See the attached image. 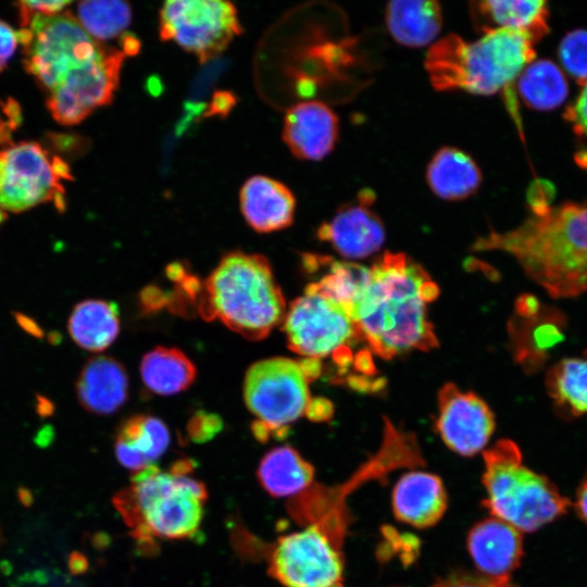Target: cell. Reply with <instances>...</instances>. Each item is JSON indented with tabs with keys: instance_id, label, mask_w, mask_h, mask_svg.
Instances as JSON below:
<instances>
[{
	"instance_id": "obj_1",
	"label": "cell",
	"mask_w": 587,
	"mask_h": 587,
	"mask_svg": "<svg viewBox=\"0 0 587 587\" xmlns=\"http://www.w3.org/2000/svg\"><path fill=\"white\" fill-rule=\"evenodd\" d=\"M369 270V280L349 309L359 339L386 360L437 348L426 303L439 288L426 271L407 254L389 251Z\"/></svg>"
},
{
	"instance_id": "obj_2",
	"label": "cell",
	"mask_w": 587,
	"mask_h": 587,
	"mask_svg": "<svg viewBox=\"0 0 587 587\" xmlns=\"http://www.w3.org/2000/svg\"><path fill=\"white\" fill-rule=\"evenodd\" d=\"M471 249L507 252L552 298L576 297L587 290V202L532 209L517 227L490 230Z\"/></svg>"
},
{
	"instance_id": "obj_3",
	"label": "cell",
	"mask_w": 587,
	"mask_h": 587,
	"mask_svg": "<svg viewBox=\"0 0 587 587\" xmlns=\"http://www.w3.org/2000/svg\"><path fill=\"white\" fill-rule=\"evenodd\" d=\"M534 45L528 34L513 29L489 30L472 41L448 34L428 48L424 65L437 91L514 95L510 88L533 62Z\"/></svg>"
},
{
	"instance_id": "obj_4",
	"label": "cell",
	"mask_w": 587,
	"mask_h": 587,
	"mask_svg": "<svg viewBox=\"0 0 587 587\" xmlns=\"http://www.w3.org/2000/svg\"><path fill=\"white\" fill-rule=\"evenodd\" d=\"M199 311L249 340L265 338L283 323L287 307L267 259L225 254L202 286Z\"/></svg>"
},
{
	"instance_id": "obj_5",
	"label": "cell",
	"mask_w": 587,
	"mask_h": 587,
	"mask_svg": "<svg viewBox=\"0 0 587 587\" xmlns=\"http://www.w3.org/2000/svg\"><path fill=\"white\" fill-rule=\"evenodd\" d=\"M190 470L189 461L177 462L170 471L149 465L115 497V507L138 539H186L199 532L207 490L189 476Z\"/></svg>"
},
{
	"instance_id": "obj_6",
	"label": "cell",
	"mask_w": 587,
	"mask_h": 587,
	"mask_svg": "<svg viewBox=\"0 0 587 587\" xmlns=\"http://www.w3.org/2000/svg\"><path fill=\"white\" fill-rule=\"evenodd\" d=\"M484 505L521 533L542 527L571 507L547 477L523 464L521 450L512 440H499L484 452Z\"/></svg>"
},
{
	"instance_id": "obj_7",
	"label": "cell",
	"mask_w": 587,
	"mask_h": 587,
	"mask_svg": "<svg viewBox=\"0 0 587 587\" xmlns=\"http://www.w3.org/2000/svg\"><path fill=\"white\" fill-rule=\"evenodd\" d=\"M18 37L25 49L27 71L50 90L71 70L97 60L110 50L90 37L68 13L33 14Z\"/></svg>"
},
{
	"instance_id": "obj_8",
	"label": "cell",
	"mask_w": 587,
	"mask_h": 587,
	"mask_svg": "<svg viewBox=\"0 0 587 587\" xmlns=\"http://www.w3.org/2000/svg\"><path fill=\"white\" fill-rule=\"evenodd\" d=\"M308 383L298 361L288 358L264 359L249 367L243 380L245 403L266 440L287 433V426L305 413Z\"/></svg>"
},
{
	"instance_id": "obj_9",
	"label": "cell",
	"mask_w": 587,
	"mask_h": 587,
	"mask_svg": "<svg viewBox=\"0 0 587 587\" xmlns=\"http://www.w3.org/2000/svg\"><path fill=\"white\" fill-rule=\"evenodd\" d=\"M242 34L236 7L221 0H171L159 10V35L201 63L222 53Z\"/></svg>"
},
{
	"instance_id": "obj_10",
	"label": "cell",
	"mask_w": 587,
	"mask_h": 587,
	"mask_svg": "<svg viewBox=\"0 0 587 587\" xmlns=\"http://www.w3.org/2000/svg\"><path fill=\"white\" fill-rule=\"evenodd\" d=\"M68 168L37 142H20L0 152V207L13 212L48 200L63 207L61 180Z\"/></svg>"
},
{
	"instance_id": "obj_11",
	"label": "cell",
	"mask_w": 587,
	"mask_h": 587,
	"mask_svg": "<svg viewBox=\"0 0 587 587\" xmlns=\"http://www.w3.org/2000/svg\"><path fill=\"white\" fill-rule=\"evenodd\" d=\"M282 325L289 348L302 358L321 360L360 340L347 309L309 286L289 304Z\"/></svg>"
},
{
	"instance_id": "obj_12",
	"label": "cell",
	"mask_w": 587,
	"mask_h": 587,
	"mask_svg": "<svg viewBox=\"0 0 587 587\" xmlns=\"http://www.w3.org/2000/svg\"><path fill=\"white\" fill-rule=\"evenodd\" d=\"M270 573L285 587H339L342 561L319 524L278 539Z\"/></svg>"
},
{
	"instance_id": "obj_13",
	"label": "cell",
	"mask_w": 587,
	"mask_h": 587,
	"mask_svg": "<svg viewBox=\"0 0 587 587\" xmlns=\"http://www.w3.org/2000/svg\"><path fill=\"white\" fill-rule=\"evenodd\" d=\"M125 55L123 50L110 48L101 58L71 70L48 99L53 117L73 125L95 109L109 104L117 88Z\"/></svg>"
},
{
	"instance_id": "obj_14",
	"label": "cell",
	"mask_w": 587,
	"mask_h": 587,
	"mask_svg": "<svg viewBox=\"0 0 587 587\" xmlns=\"http://www.w3.org/2000/svg\"><path fill=\"white\" fill-rule=\"evenodd\" d=\"M436 430L454 452L473 455L488 442L495 430V416L477 395L461 391L448 383L438 392Z\"/></svg>"
},
{
	"instance_id": "obj_15",
	"label": "cell",
	"mask_w": 587,
	"mask_h": 587,
	"mask_svg": "<svg viewBox=\"0 0 587 587\" xmlns=\"http://www.w3.org/2000/svg\"><path fill=\"white\" fill-rule=\"evenodd\" d=\"M374 202L373 190H360L319 226L316 237L348 259H363L378 251L385 241V228L372 209Z\"/></svg>"
},
{
	"instance_id": "obj_16",
	"label": "cell",
	"mask_w": 587,
	"mask_h": 587,
	"mask_svg": "<svg viewBox=\"0 0 587 587\" xmlns=\"http://www.w3.org/2000/svg\"><path fill=\"white\" fill-rule=\"evenodd\" d=\"M283 140L300 160L320 161L336 146L339 120L324 102L310 100L291 105L285 113Z\"/></svg>"
},
{
	"instance_id": "obj_17",
	"label": "cell",
	"mask_w": 587,
	"mask_h": 587,
	"mask_svg": "<svg viewBox=\"0 0 587 587\" xmlns=\"http://www.w3.org/2000/svg\"><path fill=\"white\" fill-rule=\"evenodd\" d=\"M239 207L251 228L258 233H272L292 224L296 198L282 182L264 175H254L240 188Z\"/></svg>"
},
{
	"instance_id": "obj_18",
	"label": "cell",
	"mask_w": 587,
	"mask_h": 587,
	"mask_svg": "<svg viewBox=\"0 0 587 587\" xmlns=\"http://www.w3.org/2000/svg\"><path fill=\"white\" fill-rule=\"evenodd\" d=\"M467 548L476 566L489 577H510L523 555L521 532L495 516L471 528Z\"/></svg>"
},
{
	"instance_id": "obj_19",
	"label": "cell",
	"mask_w": 587,
	"mask_h": 587,
	"mask_svg": "<svg viewBox=\"0 0 587 587\" xmlns=\"http://www.w3.org/2000/svg\"><path fill=\"white\" fill-rule=\"evenodd\" d=\"M447 508L441 479L434 474L413 471L404 474L392 490L395 516L414 527L435 525Z\"/></svg>"
},
{
	"instance_id": "obj_20",
	"label": "cell",
	"mask_w": 587,
	"mask_h": 587,
	"mask_svg": "<svg viewBox=\"0 0 587 587\" xmlns=\"http://www.w3.org/2000/svg\"><path fill=\"white\" fill-rule=\"evenodd\" d=\"M76 392L80 404L87 411L98 415L112 414L127 400V372L114 358H91L78 375Z\"/></svg>"
},
{
	"instance_id": "obj_21",
	"label": "cell",
	"mask_w": 587,
	"mask_h": 587,
	"mask_svg": "<svg viewBox=\"0 0 587 587\" xmlns=\"http://www.w3.org/2000/svg\"><path fill=\"white\" fill-rule=\"evenodd\" d=\"M470 15L477 32L513 29L528 34L535 42L549 32L548 3L542 0H483L470 3Z\"/></svg>"
},
{
	"instance_id": "obj_22",
	"label": "cell",
	"mask_w": 587,
	"mask_h": 587,
	"mask_svg": "<svg viewBox=\"0 0 587 587\" xmlns=\"http://www.w3.org/2000/svg\"><path fill=\"white\" fill-rule=\"evenodd\" d=\"M565 316L553 308L542 307L529 319L515 316L509 323L514 358L526 371L538 370L548 352L565 339Z\"/></svg>"
},
{
	"instance_id": "obj_23",
	"label": "cell",
	"mask_w": 587,
	"mask_h": 587,
	"mask_svg": "<svg viewBox=\"0 0 587 587\" xmlns=\"http://www.w3.org/2000/svg\"><path fill=\"white\" fill-rule=\"evenodd\" d=\"M426 183L440 199L460 201L475 195L483 173L475 160L457 147H441L426 167Z\"/></svg>"
},
{
	"instance_id": "obj_24",
	"label": "cell",
	"mask_w": 587,
	"mask_h": 587,
	"mask_svg": "<svg viewBox=\"0 0 587 587\" xmlns=\"http://www.w3.org/2000/svg\"><path fill=\"white\" fill-rule=\"evenodd\" d=\"M170 445L166 425L151 415H135L120 427L115 455L126 469L139 472L161 458Z\"/></svg>"
},
{
	"instance_id": "obj_25",
	"label": "cell",
	"mask_w": 587,
	"mask_h": 587,
	"mask_svg": "<svg viewBox=\"0 0 587 587\" xmlns=\"http://www.w3.org/2000/svg\"><path fill=\"white\" fill-rule=\"evenodd\" d=\"M442 9L435 0H394L385 9V23L398 43L421 48L432 43L442 27Z\"/></svg>"
},
{
	"instance_id": "obj_26",
	"label": "cell",
	"mask_w": 587,
	"mask_h": 587,
	"mask_svg": "<svg viewBox=\"0 0 587 587\" xmlns=\"http://www.w3.org/2000/svg\"><path fill=\"white\" fill-rule=\"evenodd\" d=\"M120 328L117 305L102 299L78 302L67 321V330L73 341L91 352L109 348L117 338Z\"/></svg>"
},
{
	"instance_id": "obj_27",
	"label": "cell",
	"mask_w": 587,
	"mask_h": 587,
	"mask_svg": "<svg viewBox=\"0 0 587 587\" xmlns=\"http://www.w3.org/2000/svg\"><path fill=\"white\" fill-rule=\"evenodd\" d=\"M257 475L261 486L273 497L294 496L313 480L314 469L289 447H275L263 455Z\"/></svg>"
},
{
	"instance_id": "obj_28",
	"label": "cell",
	"mask_w": 587,
	"mask_h": 587,
	"mask_svg": "<svg viewBox=\"0 0 587 587\" xmlns=\"http://www.w3.org/2000/svg\"><path fill=\"white\" fill-rule=\"evenodd\" d=\"M140 375L150 391L171 396L187 389L193 383L197 370L180 350L157 347L143 355Z\"/></svg>"
},
{
	"instance_id": "obj_29",
	"label": "cell",
	"mask_w": 587,
	"mask_h": 587,
	"mask_svg": "<svg viewBox=\"0 0 587 587\" xmlns=\"http://www.w3.org/2000/svg\"><path fill=\"white\" fill-rule=\"evenodd\" d=\"M515 85L523 102L538 111L555 109L569 93L564 74L550 60L529 63L519 75Z\"/></svg>"
},
{
	"instance_id": "obj_30",
	"label": "cell",
	"mask_w": 587,
	"mask_h": 587,
	"mask_svg": "<svg viewBox=\"0 0 587 587\" xmlns=\"http://www.w3.org/2000/svg\"><path fill=\"white\" fill-rule=\"evenodd\" d=\"M546 386L560 410L573 416L587 413V350L582 358H566L554 364Z\"/></svg>"
},
{
	"instance_id": "obj_31",
	"label": "cell",
	"mask_w": 587,
	"mask_h": 587,
	"mask_svg": "<svg viewBox=\"0 0 587 587\" xmlns=\"http://www.w3.org/2000/svg\"><path fill=\"white\" fill-rule=\"evenodd\" d=\"M77 21L95 40L102 42L122 36L132 22V8L125 1H83Z\"/></svg>"
},
{
	"instance_id": "obj_32",
	"label": "cell",
	"mask_w": 587,
	"mask_h": 587,
	"mask_svg": "<svg viewBox=\"0 0 587 587\" xmlns=\"http://www.w3.org/2000/svg\"><path fill=\"white\" fill-rule=\"evenodd\" d=\"M328 273L308 286L349 309L369 280L370 270L354 262L328 261Z\"/></svg>"
},
{
	"instance_id": "obj_33",
	"label": "cell",
	"mask_w": 587,
	"mask_h": 587,
	"mask_svg": "<svg viewBox=\"0 0 587 587\" xmlns=\"http://www.w3.org/2000/svg\"><path fill=\"white\" fill-rule=\"evenodd\" d=\"M559 58L565 71L584 86L587 83V30L567 33L560 42Z\"/></svg>"
},
{
	"instance_id": "obj_34",
	"label": "cell",
	"mask_w": 587,
	"mask_h": 587,
	"mask_svg": "<svg viewBox=\"0 0 587 587\" xmlns=\"http://www.w3.org/2000/svg\"><path fill=\"white\" fill-rule=\"evenodd\" d=\"M565 121L582 142L583 149L576 154L577 162L587 165V83L573 104L564 113Z\"/></svg>"
},
{
	"instance_id": "obj_35",
	"label": "cell",
	"mask_w": 587,
	"mask_h": 587,
	"mask_svg": "<svg viewBox=\"0 0 587 587\" xmlns=\"http://www.w3.org/2000/svg\"><path fill=\"white\" fill-rule=\"evenodd\" d=\"M433 587H516L511 583L510 577H489L486 575L472 573H455L441 580Z\"/></svg>"
},
{
	"instance_id": "obj_36",
	"label": "cell",
	"mask_w": 587,
	"mask_h": 587,
	"mask_svg": "<svg viewBox=\"0 0 587 587\" xmlns=\"http://www.w3.org/2000/svg\"><path fill=\"white\" fill-rule=\"evenodd\" d=\"M70 3L68 1H21L17 4L22 25L26 27L33 14L55 15Z\"/></svg>"
},
{
	"instance_id": "obj_37",
	"label": "cell",
	"mask_w": 587,
	"mask_h": 587,
	"mask_svg": "<svg viewBox=\"0 0 587 587\" xmlns=\"http://www.w3.org/2000/svg\"><path fill=\"white\" fill-rule=\"evenodd\" d=\"M220 427L221 424L216 416L199 412L190 421L188 429L190 436H192L197 440H202L208 439L210 436L214 435Z\"/></svg>"
},
{
	"instance_id": "obj_38",
	"label": "cell",
	"mask_w": 587,
	"mask_h": 587,
	"mask_svg": "<svg viewBox=\"0 0 587 587\" xmlns=\"http://www.w3.org/2000/svg\"><path fill=\"white\" fill-rule=\"evenodd\" d=\"M18 42V32H15L10 25L0 21V71L5 67L12 58Z\"/></svg>"
},
{
	"instance_id": "obj_39",
	"label": "cell",
	"mask_w": 587,
	"mask_h": 587,
	"mask_svg": "<svg viewBox=\"0 0 587 587\" xmlns=\"http://www.w3.org/2000/svg\"><path fill=\"white\" fill-rule=\"evenodd\" d=\"M333 412L334 408L329 400L325 398H313L310 399L304 414L312 421L323 422L328 421Z\"/></svg>"
},
{
	"instance_id": "obj_40",
	"label": "cell",
	"mask_w": 587,
	"mask_h": 587,
	"mask_svg": "<svg viewBox=\"0 0 587 587\" xmlns=\"http://www.w3.org/2000/svg\"><path fill=\"white\" fill-rule=\"evenodd\" d=\"M541 308L542 305L538 298L529 294L520 296L515 301L516 316L523 319H529L537 315Z\"/></svg>"
},
{
	"instance_id": "obj_41",
	"label": "cell",
	"mask_w": 587,
	"mask_h": 587,
	"mask_svg": "<svg viewBox=\"0 0 587 587\" xmlns=\"http://www.w3.org/2000/svg\"><path fill=\"white\" fill-rule=\"evenodd\" d=\"M354 367L360 375L370 376L375 373V366L369 350H360L357 353Z\"/></svg>"
},
{
	"instance_id": "obj_42",
	"label": "cell",
	"mask_w": 587,
	"mask_h": 587,
	"mask_svg": "<svg viewBox=\"0 0 587 587\" xmlns=\"http://www.w3.org/2000/svg\"><path fill=\"white\" fill-rule=\"evenodd\" d=\"M298 363L308 382L314 380L322 373V363L319 359L302 358Z\"/></svg>"
},
{
	"instance_id": "obj_43",
	"label": "cell",
	"mask_w": 587,
	"mask_h": 587,
	"mask_svg": "<svg viewBox=\"0 0 587 587\" xmlns=\"http://www.w3.org/2000/svg\"><path fill=\"white\" fill-rule=\"evenodd\" d=\"M576 510L580 517L587 523V477L577 491Z\"/></svg>"
}]
</instances>
